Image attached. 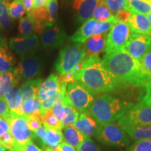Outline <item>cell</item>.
Masks as SVG:
<instances>
[{"label": "cell", "mask_w": 151, "mask_h": 151, "mask_svg": "<svg viewBox=\"0 0 151 151\" xmlns=\"http://www.w3.org/2000/svg\"><path fill=\"white\" fill-rule=\"evenodd\" d=\"M75 78L96 94L115 91L123 86L105 69L98 55L85 58L83 67L76 73Z\"/></svg>", "instance_id": "obj_1"}, {"label": "cell", "mask_w": 151, "mask_h": 151, "mask_svg": "<svg viewBox=\"0 0 151 151\" xmlns=\"http://www.w3.org/2000/svg\"><path fill=\"white\" fill-rule=\"evenodd\" d=\"M101 61L105 69L112 73L123 86L127 84L139 88L143 87L147 83L139 62L124 49L106 54Z\"/></svg>", "instance_id": "obj_2"}, {"label": "cell", "mask_w": 151, "mask_h": 151, "mask_svg": "<svg viewBox=\"0 0 151 151\" xmlns=\"http://www.w3.org/2000/svg\"><path fill=\"white\" fill-rule=\"evenodd\" d=\"M133 104L111 94H103L95 98L87 113L98 124L113 123L118 121Z\"/></svg>", "instance_id": "obj_3"}, {"label": "cell", "mask_w": 151, "mask_h": 151, "mask_svg": "<svg viewBox=\"0 0 151 151\" xmlns=\"http://www.w3.org/2000/svg\"><path fill=\"white\" fill-rule=\"evenodd\" d=\"M96 94L79 81L67 85L63 100L65 105L70 106L79 113H88L96 98Z\"/></svg>", "instance_id": "obj_4"}, {"label": "cell", "mask_w": 151, "mask_h": 151, "mask_svg": "<svg viewBox=\"0 0 151 151\" xmlns=\"http://www.w3.org/2000/svg\"><path fill=\"white\" fill-rule=\"evenodd\" d=\"M44 67V59L37 51L21 56L18 66L12 71L18 80L32 79L40 76Z\"/></svg>", "instance_id": "obj_5"}, {"label": "cell", "mask_w": 151, "mask_h": 151, "mask_svg": "<svg viewBox=\"0 0 151 151\" xmlns=\"http://www.w3.org/2000/svg\"><path fill=\"white\" fill-rule=\"evenodd\" d=\"M86 55L82 44L67 45L59 52L55 64L56 71L60 74H65L72 71L76 65L86 58Z\"/></svg>", "instance_id": "obj_6"}, {"label": "cell", "mask_w": 151, "mask_h": 151, "mask_svg": "<svg viewBox=\"0 0 151 151\" xmlns=\"http://www.w3.org/2000/svg\"><path fill=\"white\" fill-rule=\"evenodd\" d=\"M94 136L99 141L107 146L125 147L129 143L127 133L118 124H98Z\"/></svg>", "instance_id": "obj_7"}, {"label": "cell", "mask_w": 151, "mask_h": 151, "mask_svg": "<svg viewBox=\"0 0 151 151\" xmlns=\"http://www.w3.org/2000/svg\"><path fill=\"white\" fill-rule=\"evenodd\" d=\"M121 127H141L151 125V107L142 101L133 104L117 121Z\"/></svg>", "instance_id": "obj_8"}, {"label": "cell", "mask_w": 151, "mask_h": 151, "mask_svg": "<svg viewBox=\"0 0 151 151\" xmlns=\"http://www.w3.org/2000/svg\"><path fill=\"white\" fill-rule=\"evenodd\" d=\"M133 33L127 22H118L115 24L108 34L104 50L106 54L124 49Z\"/></svg>", "instance_id": "obj_9"}, {"label": "cell", "mask_w": 151, "mask_h": 151, "mask_svg": "<svg viewBox=\"0 0 151 151\" xmlns=\"http://www.w3.org/2000/svg\"><path fill=\"white\" fill-rule=\"evenodd\" d=\"M6 120L10 126L11 135L14 139V150L36 137L35 133L29 128L27 118L24 116L11 113V116Z\"/></svg>", "instance_id": "obj_10"}, {"label": "cell", "mask_w": 151, "mask_h": 151, "mask_svg": "<svg viewBox=\"0 0 151 151\" xmlns=\"http://www.w3.org/2000/svg\"><path fill=\"white\" fill-rule=\"evenodd\" d=\"M124 50L137 62L151 51V37L133 33Z\"/></svg>", "instance_id": "obj_11"}, {"label": "cell", "mask_w": 151, "mask_h": 151, "mask_svg": "<svg viewBox=\"0 0 151 151\" xmlns=\"http://www.w3.org/2000/svg\"><path fill=\"white\" fill-rule=\"evenodd\" d=\"M67 35L63 27L54 25L47 27L41 34L40 41L43 48L55 49L64 44Z\"/></svg>", "instance_id": "obj_12"}, {"label": "cell", "mask_w": 151, "mask_h": 151, "mask_svg": "<svg viewBox=\"0 0 151 151\" xmlns=\"http://www.w3.org/2000/svg\"><path fill=\"white\" fill-rule=\"evenodd\" d=\"M40 43L39 37L37 35H32L28 37L12 38L9 42V47L18 55L23 56L37 51Z\"/></svg>", "instance_id": "obj_13"}, {"label": "cell", "mask_w": 151, "mask_h": 151, "mask_svg": "<svg viewBox=\"0 0 151 151\" xmlns=\"http://www.w3.org/2000/svg\"><path fill=\"white\" fill-rule=\"evenodd\" d=\"M98 0H73L72 9L78 22H84L92 18Z\"/></svg>", "instance_id": "obj_14"}, {"label": "cell", "mask_w": 151, "mask_h": 151, "mask_svg": "<svg viewBox=\"0 0 151 151\" xmlns=\"http://www.w3.org/2000/svg\"><path fill=\"white\" fill-rule=\"evenodd\" d=\"M107 37L108 33L96 35L89 38L83 44H82L86 55V58L90 56L99 55V53L105 50Z\"/></svg>", "instance_id": "obj_15"}, {"label": "cell", "mask_w": 151, "mask_h": 151, "mask_svg": "<svg viewBox=\"0 0 151 151\" xmlns=\"http://www.w3.org/2000/svg\"><path fill=\"white\" fill-rule=\"evenodd\" d=\"M98 21L94 18H90L85 21L75 33L69 38V41L73 43L83 44L89 38L94 35Z\"/></svg>", "instance_id": "obj_16"}, {"label": "cell", "mask_w": 151, "mask_h": 151, "mask_svg": "<svg viewBox=\"0 0 151 151\" xmlns=\"http://www.w3.org/2000/svg\"><path fill=\"white\" fill-rule=\"evenodd\" d=\"M16 60L5 38L0 36V74L14 70Z\"/></svg>", "instance_id": "obj_17"}, {"label": "cell", "mask_w": 151, "mask_h": 151, "mask_svg": "<svg viewBox=\"0 0 151 151\" xmlns=\"http://www.w3.org/2000/svg\"><path fill=\"white\" fill-rule=\"evenodd\" d=\"M127 23L133 32L151 37V25L146 15L132 14Z\"/></svg>", "instance_id": "obj_18"}, {"label": "cell", "mask_w": 151, "mask_h": 151, "mask_svg": "<svg viewBox=\"0 0 151 151\" xmlns=\"http://www.w3.org/2000/svg\"><path fill=\"white\" fill-rule=\"evenodd\" d=\"M60 90L58 76L52 73L41 85L38 92V98L41 102L58 93Z\"/></svg>", "instance_id": "obj_19"}, {"label": "cell", "mask_w": 151, "mask_h": 151, "mask_svg": "<svg viewBox=\"0 0 151 151\" xmlns=\"http://www.w3.org/2000/svg\"><path fill=\"white\" fill-rule=\"evenodd\" d=\"M12 114L24 116L22 110V100L20 90L16 86H13L4 97Z\"/></svg>", "instance_id": "obj_20"}, {"label": "cell", "mask_w": 151, "mask_h": 151, "mask_svg": "<svg viewBox=\"0 0 151 151\" xmlns=\"http://www.w3.org/2000/svg\"><path fill=\"white\" fill-rule=\"evenodd\" d=\"M72 125L88 137L94 136L97 132L98 123L88 113H81L78 118Z\"/></svg>", "instance_id": "obj_21"}, {"label": "cell", "mask_w": 151, "mask_h": 151, "mask_svg": "<svg viewBox=\"0 0 151 151\" xmlns=\"http://www.w3.org/2000/svg\"><path fill=\"white\" fill-rule=\"evenodd\" d=\"M42 78L29 79L22 84L20 90L22 96V102L28 99L38 97V92L41 85L43 83Z\"/></svg>", "instance_id": "obj_22"}, {"label": "cell", "mask_w": 151, "mask_h": 151, "mask_svg": "<svg viewBox=\"0 0 151 151\" xmlns=\"http://www.w3.org/2000/svg\"><path fill=\"white\" fill-rule=\"evenodd\" d=\"M62 131L65 142L77 150L81 143L88 137V136L85 135L73 125L65 126L62 129Z\"/></svg>", "instance_id": "obj_23"}, {"label": "cell", "mask_w": 151, "mask_h": 151, "mask_svg": "<svg viewBox=\"0 0 151 151\" xmlns=\"http://www.w3.org/2000/svg\"><path fill=\"white\" fill-rule=\"evenodd\" d=\"M122 128L133 140H151V125L141 127H122Z\"/></svg>", "instance_id": "obj_24"}, {"label": "cell", "mask_w": 151, "mask_h": 151, "mask_svg": "<svg viewBox=\"0 0 151 151\" xmlns=\"http://www.w3.org/2000/svg\"><path fill=\"white\" fill-rule=\"evenodd\" d=\"M22 110L25 118L41 117V102L38 97L28 99L22 102Z\"/></svg>", "instance_id": "obj_25"}, {"label": "cell", "mask_w": 151, "mask_h": 151, "mask_svg": "<svg viewBox=\"0 0 151 151\" xmlns=\"http://www.w3.org/2000/svg\"><path fill=\"white\" fill-rule=\"evenodd\" d=\"M19 80L16 78L13 71L0 74V98H4L6 94L13 86H17Z\"/></svg>", "instance_id": "obj_26"}, {"label": "cell", "mask_w": 151, "mask_h": 151, "mask_svg": "<svg viewBox=\"0 0 151 151\" xmlns=\"http://www.w3.org/2000/svg\"><path fill=\"white\" fill-rule=\"evenodd\" d=\"M63 140L64 137L62 131L54 129H46V135L44 141L46 147L48 146L55 150L58 151L60 144L63 142Z\"/></svg>", "instance_id": "obj_27"}, {"label": "cell", "mask_w": 151, "mask_h": 151, "mask_svg": "<svg viewBox=\"0 0 151 151\" xmlns=\"http://www.w3.org/2000/svg\"><path fill=\"white\" fill-rule=\"evenodd\" d=\"M127 10L132 14L148 15L151 13V2L148 0H133L128 2Z\"/></svg>", "instance_id": "obj_28"}, {"label": "cell", "mask_w": 151, "mask_h": 151, "mask_svg": "<svg viewBox=\"0 0 151 151\" xmlns=\"http://www.w3.org/2000/svg\"><path fill=\"white\" fill-rule=\"evenodd\" d=\"M113 15L106 4L105 0H98L97 4L94 9L92 18L98 22H104L109 20Z\"/></svg>", "instance_id": "obj_29"}, {"label": "cell", "mask_w": 151, "mask_h": 151, "mask_svg": "<svg viewBox=\"0 0 151 151\" xmlns=\"http://www.w3.org/2000/svg\"><path fill=\"white\" fill-rule=\"evenodd\" d=\"M42 124L47 129H54L62 131L64 125L62 122L56 118L51 110L47 111L40 118Z\"/></svg>", "instance_id": "obj_30"}, {"label": "cell", "mask_w": 151, "mask_h": 151, "mask_svg": "<svg viewBox=\"0 0 151 151\" xmlns=\"http://www.w3.org/2000/svg\"><path fill=\"white\" fill-rule=\"evenodd\" d=\"M9 4L0 0V29H9L12 27L13 18L9 12Z\"/></svg>", "instance_id": "obj_31"}, {"label": "cell", "mask_w": 151, "mask_h": 151, "mask_svg": "<svg viewBox=\"0 0 151 151\" xmlns=\"http://www.w3.org/2000/svg\"><path fill=\"white\" fill-rule=\"evenodd\" d=\"M28 15L33 19L35 21L41 22L47 28L49 27V14L47 6L41 7L38 9H33Z\"/></svg>", "instance_id": "obj_32"}, {"label": "cell", "mask_w": 151, "mask_h": 151, "mask_svg": "<svg viewBox=\"0 0 151 151\" xmlns=\"http://www.w3.org/2000/svg\"><path fill=\"white\" fill-rule=\"evenodd\" d=\"M35 21L29 15L20 19L18 26L19 34L22 37H28L35 33Z\"/></svg>", "instance_id": "obj_33"}, {"label": "cell", "mask_w": 151, "mask_h": 151, "mask_svg": "<svg viewBox=\"0 0 151 151\" xmlns=\"http://www.w3.org/2000/svg\"><path fill=\"white\" fill-rule=\"evenodd\" d=\"M8 8L9 14L13 19L23 18L26 12L25 8L20 0H14L9 4Z\"/></svg>", "instance_id": "obj_34"}, {"label": "cell", "mask_w": 151, "mask_h": 151, "mask_svg": "<svg viewBox=\"0 0 151 151\" xmlns=\"http://www.w3.org/2000/svg\"><path fill=\"white\" fill-rule=\"evenodd\" d=\"M79 112L70 106L65 105V116L63 120H62V123L64 127L68 125H72L78 118Z\"/></svg>", "instance_id": "obj_35"}, {"label": "cell", "mask_w": 151, "mask_h": 151, "mask_svg": "<svg viewBox=\"0 0 151 151\" xmlns=\"http://www.w3.org/2000/svg\"><path fill=\"white\" fill-rule=\"evenodd\" d=\"M49 14V27L55 25L58 16V0H49L46 5Z\"/></svg>", "instance_id": "obj_36"}, {"label": "cell", "mask_w": 151, "mask_h": 151, "mask_svg": "<svg viewBox=\"0 0 151 151\" xmlns=\"http://www.w3.org/2000/svg\"><path fill=\"white\" fill-rule=\"evenodd\" d=\"M141 71L146 77L147 83L151 81V51L143 56L139 62Z\"/></svg>", "instance_id": "obj_37"}, {"label": "cell", "mask_w": 151, "mask_h": 151, "mask_svg": "<svg viewBox=\"0 0 151 151\" xmlns=\"http://www.w3.org/2000/svg\"><path fill=\"white\" fill-rule=\"evenodd\" d=\"M117 22H118V20H117L115 16H111L106 21L99 22L97 24V27H96L95 32H94V35L104 33H108L109 30H111V28Z\"/></svg>", "instance_id": "obj_38"}, {"label": "cell", "mask_w": 151, "mask_h": 151, "mask_svg": "<svg viewBox=\"0 0 151 151\" xmlns=\"http://www.w3.org/2000/svg\"><path fill=\"white\" fill-rule=\"evenodd\" d=\"M105 1L112 14H116L122 9H127L128 2L125 0H105Z\"/></svg>", "instance_id": "obj_39"}, {"label": "cell", "mask_w": 151, "mask_h": 151, "mask_svg": "<svg viewBox=\"0 0 151 151\" xmlns=\"http://www.w3.org/2000/svg\"><path fill=\"white\" fill-rule=\"evenodd\" d=\"M128 151H151V140L136 141Z\"/></svg>", "instance_id": "obj_40"}, {"label": "cell", "mask_w": 151, "mask_h": 151, "mask_svg": "<svg viewBox=\"0 0 151 151\" xmlns=\"http://www.w3.org/2000/svg\"><path fill=\"white\" fill-rule=\"evenodd\" d=\"M52 112L58 120L62 122L65 116V105L63 101H58L55 104L54 106L51 109Z\"/></svg>", "instance_id": "obj_41"}, {"label": "cell", "mask_w": 151, "mask_h": 151, "mask_svg": "<svg viewBox=\"0 0 151 151\" xmlns=\"http://www.w3.org/2000/svg\"><path fill=\"white\" fill-rule=\"evenodd\" d=\"M142 88H143V92L141 94L139 101L151 107V81L146 83Z\"/></svg>", "instance_id": "obj_42"}, {"label": "cell", "mask_w": 151, "mask_h": 151, "mask_svg": "<svg viewBox=\"0 0 151 151\" xmlns=\"http://www.w3.org/2000/svg\"><path fill=\"white\" fill-rule=\"evenodd\" d=\"M78 151H99V149L91 138L88 137L81 143L78 148Z\"/></svg>", "instance_id": "obj_43"}, {"label": "cell", "mask_w": 151, "mask_h": 151, "mask_svg": "<svg viewBox=\"0 0 151 151\" xmlns=\"http://www.w3.org/2000/svg\"><path fill=\"white\" fill-rule=\"evenodd\" d=\"M58 101V93L55 95L52 96V97H49L48 99H47L41 102V116L44 114L47 111L51 110L52 107L54 106L55 104Z\"/></svg>", "instance_id": "obj_44"}, {"label": "cell", "mask_w": 151, "mask_h": 151, "mask_svg": "<svg viewBox=\"0 0 151 151\" xmlns=\"http://www.w3.org/2000/svg\"><path fill=\"white\" fill-rule=\"evenodd\" d=\"M0 145H1L5 148L9 149V150H14L15 146L14 139L13 138L11 133L5 134L2 137H0Z\"/></svg>", "instance_id": "obj_45"}, {"label": "cell", "mask_w": 151, "mask_h": 151, "mask_svg": "<svg viewBox=\"0 0 151 151\" xmlns=\"http://www.w3.org/2000/svg\"><path fill=\"white\" fill-rule=\"evenodd\" d=\"M26 118L27 120L28 126L32 132H36L42 126V122H41L40 118L32 116Z\"/></svg>", "instance_id": "obj_46"}, {"label": "cell", "mask_w": 151, "mask_h": 151, "mask_svg": "<svg viewBox=\"0 0 151 151\" xmlns=\"http://www.w3.org/2000/svg\"><path fill=\"white\" fill-rule=\"evenodd\" d=\"M75 75L76 73L73 71H69L65 74H60L58 76V81H59L60 84L68 85L76 81Z\"/></svg>", "instance_id": "obj_47"}, {"label": "cell", "mask_w": 151, "mask_h": 151, "mask_svg": "<svg viewBox=\"0 0 151 151\" xmlns=\"http://www.w3.org/2000/svg\"><path fill=\"white\" fill-rule=\"evenodd\" d=\"M11 116V112L6 101L4 98H0V117L6 120Z\"/></svg>", "instance_id": "obj_48"}, {"label": "cell", "mask_w": 151, "mask_h": 151, "mask_svg": "<svg viewBox=\"0 0 151 151\" xmlns=\"http://www.w3.org/2000/svg\"><path fill=\"white\" fill-rule=\"evenodd\" d=\"M132 14V13L131 11L126 10V9H122V10L119 11L116 13L115 17H116L118 22H127Z\"/></svg>", "instance_id": "obj_49"}, {"label": "cell", "mask_w": 151, "mask_h": 151, "mask_svg": "<svg viewBox=\"0 0 151 151\" xmlns=\"http://www.w3.org/2000/svg\"><path fill=\"white\" fill-rule=\"evenodd\" d=\"M15 151H43L41 148H39L37 145L32 142V141H28L23 146L16 148Z\"/></svg>", "instance_id": "obj_50"}, {"label": "cell", "mask_w": 151, "mask_h": 151, "mask_svg": "<svg viewBox=\"0 0 151 151\" xmlns=\"http://www.w3.org/2000/svg\"><path fill=\"white\" fill-rule=\"evenodd\" d=\"M46 127H45L44 126H41L39 129H37V131L34 132L36 137H38L39 139H40V141H41V146H43V148H46V146L44 144V141L46 135Z\"/></svg>", "instance_id": "obj_51"}, {"label": "cell", "mask_w": 151, "mask_h": 151, "mask_svg": "<svg viewBox=\"0 0 151 151\" xmlns=\"http://www.w3.org/2000/svg\"><path fill=\"white\" fill-rule=\"evenodd\" d=\"M10 131V126L8 121L0 117V137Z\"/></svg>", "instance_id": "obj_52"}, {"label": "cell", "mask_w": 151, "mask_h": 151, "mask_svg": "<svg viewBox=\"0 0 151 151\" xmlns=\"http://www.w3.org/2000/svg\"><path fill=\"white\" fill-rule=\"evenodd\" d=\"M58 151H78V150H76V149L70 146L69 144H68V143H66L65 141H63V142L60 144Z\"/></svg>", "instance_id": "obj_53"}, {"label": "cell", "mask_w": 151, "mask_h": 151, "mask_svg": "<svg viewBox=\"0 0 151 151\" xmlns=\"http://www.w3.org/2000/svg\"><path fill=\"white\" fill-rule=\"evenodd\" d=\"M22 3L23 4L25 10L27 13H29L33 9V3L35 0H20Z\"/></svg>", "instance_id": "obj_54"}, {"label": "cell", "mask_w": 151, "mask_h": 151, "mask_svg": "<svg viewBox=\"0 0 151 151\" xmlns=\"http://www.w3.org/2000/svg\"><path fill=\"white\" fill-rule=\"evenodd\" d=\"M48 1L49 0H35L33 3V9H38L45 6L47 5Z\"/></svg>", "instance_id": "obj_55"}, {"label": "cell", "mask_w": 151, "mask_h": 151, "mask_svg": "<svg viewBox=\"0 0 151 151\" xmlns=\"http://www.w3.org/2000/svg\"><path fill=\"white\" fill-rule=\"evenodd\" d=\"M44 151H56V150H53V149H52L51 148H50V147L47 146V147H46V148H44Z\"/></svg>", "instance_id": "obj_56"}, {"label": "cell", "mask_w": 151, "mask_h": 151, "mask_svg": "<svg viewBox=\"0 0 151 151\" xmlns=\"http://www.w3.org/2000/svg\"><path fill=\"white\" fill-rule=\"evenodd\" d=\"M6 148H5L4 147H3L1 145H0V151H6Z\"/></svg>", "instance_id": "obj_57"}, {"label": "cell", "mask_w": 151, "mask_h": 151, "mask_svg": "<svg viewBox=\"0 0 151 151\" xmlns=\"http://www.w3.org/2000/svg\"><path fill=\"white\" fill-rule=\"evenodd\" d=\"M148 20H149V22H150V24L151 25V13L150 14L148 15Z\"/></svg>", "instance_id": "obj_58"}, {"label": "cell", "mask_w": 151, "mask_h": 151, "mask_svg": "<svg viewBox=\"0 0 151 151\" xmlns=\"http://www.w3.org/2000/svg\"><path fill=\"white\" fill-rule=\"evenodd\" d=\"M4 1H5L6 2H7L8 4H10V0H4Z\"/></svg>", "instance_id": "obj_59"}, {"label": "cell", "mask_w": 151, "mask_h": 151, "mask_svg": "<svg viewBox=\"0 0 151 151\" xmlns=\"http://www.w3.org/2000/svg\"><path fill=\"white\" fill-rule=\"evenodd\" d=\"M126 1H127V2H129V1H133V0H125Z\"/></svg>", "instance_id": "obj_60"}, {"label": "cell", "mask_w": 151, "mask_h": 151, "mask_svg": "<svg viewBox=\"0 0 151 151\" xmlns=\"http://www.w3.org/2000/svg\"><path fill=\"white\" fill-rule=\"evenodd\" d=\"M9 151H15V150H9Z\"/></svg>", "instance_id": "obj_61"}, {"label": "cell", "mask_w": 151, "mask_h": 151, "mask_svg": "<svg viewBox=\"0 0 151 151\" xmlns=\"http://www.w3.org/2000/svg\"><path fill=\"white\" fill-rule=\"evenodd\" d=\"M148 1H150V2H151V0H148Z\"/></svg>", "instance_id": "obj_62"}]
</instances>
